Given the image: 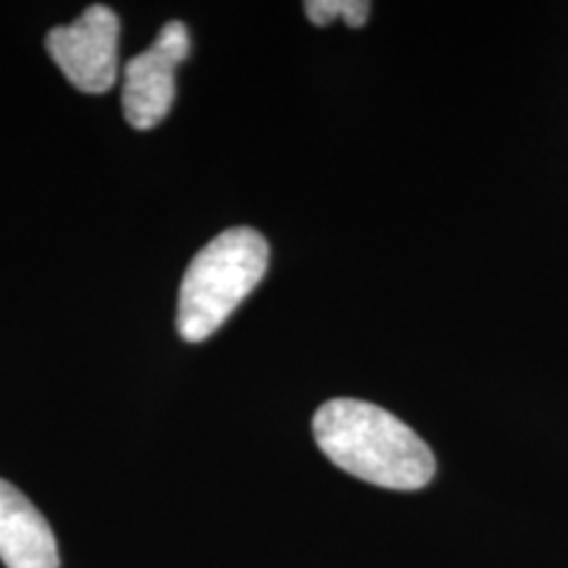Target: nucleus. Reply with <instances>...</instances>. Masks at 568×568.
<instances>
[{"label": "nucleus", "mask_w": 568, "mask_h": 568, "mask_svg": "<svg viewBox=\"0 0 568 568\" xmlns=\"http://www.w3.org/2000/svg\"><path fill=\"white\" fill-rule=\"evenodd\" d=\"M316 445L355 479L385 489H422L435 477V453L389 410L353 397L324 403L314 416Z\"/></svg>", "instance_id": "f257e3e1"}, {"label": "nucleus", "mask_w": 568, "mask_h": 568, "mask_svg": "<svg viewBox=\"0 0 568 568\" xmlns=\"http://www.w3.org/2000/svg\"><path fill=\"white\" fill-rule=\"evenodd\" d=\"M268 268V243L251 226H232L213 237L184 272L176 329L187 343H203L258 287Z\"/></svg>", "instance_id": "f03ea898"}, {"label": "nucleus", "mask_w": 568, "mask_h": 568, "mask_svg": "<svg viewBox=\"0 0 568 568\" xmlns=\"http://www.w3.org/2000/svg\"><path fill=\"white\" fill-rule=\"evenodd\" d=\"M119 17L109 6H90L67 27H53L45 38L51 53L67 80L88 95L109 92L119 74Z\"/></svg>", "instance_id": "7ed1b4c3"}, {"label": "nucleus", "mask_w": 568, "mask_h": 568, "mask_svg": "<svg viewBox=\"0 0 568 568\" xmlns=\"http://www.w3.org/2000/svg\"><path fill=\"white\" fill-rule=\"evenodd\" d=\"M190 55V32L182 21L163 24L148 51L124 67V116L134 130H153L174 105V71Z\"/></svg>", "instance_id": "20e7f679"}, {"label": "nucleus", "mask_w": 568, "mask_h": 568, "mask_svg": "<svg viewBox=\"0 0 568 568\" xmlns=\"http://www.w3.org/2000/svg\"><path fill=\"white\" fill-rule=\"evenodd\" d=\"M0 560L6 568H59V545L45 516L0 479Z\"/></svg>", "instance_id": "39448f33"}, {"label": "nucleus", "mask_w": 568, "mask_h": 568, "mask_svg": "<svg viewBox=\"0 0 568 568\" xmlns=\"http://www.w3.org/2000/svg\"><path fill=\"white\" fill-rule=\"evenodd\" d=\"M305 13L318 27L332 24L335 19H343L347 27H364L372 13V3L366 0H308Z\"/></svg>", "instance_id": "423d86ee"}]
</instances>
